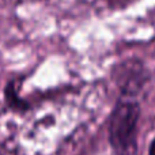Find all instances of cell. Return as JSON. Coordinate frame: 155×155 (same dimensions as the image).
<instances>
[{
	"label": "cell",
	"mask_w": 155,
	"mask_h": 155,
	"mask_svg": "<svg viewBox=\"0 0 155 155\" xmlns=\"http://www.w3.org/2000/svg\"><path fill=\"white\" fill-rule=\"evenodd\" d=\"M140 105L132 98H121L109 117V142L117 155H132L136 151Z\"/></svg>",
	"instance_id": "cell-1"
},
{
	"label": "cell",
	"mask_w": 155,
	"mask_h": 155,
	"mask_svg": "<svg viewBox=\"0 0 155 155\" xmlns=\"http://www.w3.org/2000/svg\"><path fill=\"white\" fill-rule=\"evenodd\" d=\"M0 155H12V154H10L8 151H4V150H2V148H0Z\"/></svg>",
	"instance_id": "cell-3"
},
{
	"label": "cell",
	"mask_w": 155,
	"mask_h": 155,
	"mask_svg": "<svg viewBox=\"0 0 155 155\" xmlns=\"http://www.w3.org/2000/svg\"><path fill=\"white\" fill-rule=\"evenodd\" d=\"M148 155H155V137L151 140L150 147H148Z\"/></svg>",
	"instance_id": "cell-2"
}]
</instances>
